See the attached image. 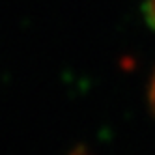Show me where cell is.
I'll return each instance as SVG.
<instances>
[{
    "label": "cell",
    "mask_w": 155,
    "mask_h": 155,
    "mask_svg": "<svg viewBox=\"0 0 155 155\" xmlns=\"http://www.w3.org/2000/svg\"><path fill=\"white\" fill-rule=\"evenodd\" d=\"M144 15H146L150 26L155 28V0H146V4H144Z\"/></svg>",
    "instance_id": "1"
},
{
    "label": "cell",
    "mask_w": 155,
    "mask_h": 155,
    "mask_svg": "<svg viewBox=\"0 0 155 155\" xmlns=\"http://www.w3.org/2000/svg\"><path fill=\"white\" fill-rule=\"evenodd\" d=\"M150 99H151V107L155 110V73H153V79H151V88H150Z\"/></svg>",
    "instance_id": "2"
},
{
    "label": "cell",
    "mask_w": 155,
    "mask_h": 155,
    "mask_svg": "<svg viewBox=\"0 0 155 155\" xmlns=\"http://www.w3.org/2000/svg\"><path fill=\"white\" fill-rule=\"evenodd\" d=\"M75 155H81V153H75Z\"/></svg>",
    "instance_id": "3"
}]
</instances>
